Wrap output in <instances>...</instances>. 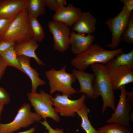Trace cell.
<instances>
[{
  "mask_svg": "<svg viewBox=\"0 0 133 133\" xmlns=\"http://www.w3.org/2000/svg\"><path fill=\"white\" fill-rule=\"evenodd\" d=\"M33 36L26 7L11 23L0 37V41H10L22 43L31 40Z\"/></svg>",
  "mask_w": 133,
  "mask_h": 133,
  "instance_id": "obj_3",
  "label": "cell"
},
{
  "mask_svg": "<svg viewBox=\"0 0 133 133\" xmlns=\"http://www.w3.org/2000/svg\"><path fill=\"white\" fill-rule=\"evenodd\" d=\"M97 21L95 17L89 12H82L73 25V30L79 33L91 34L96 30Z\"/></svg>",
  "mask_w": 133,
  "mask_h": 133,
  "instance_id": "obj_15",
  "label": "cell"
},
{
  "mask_svg": "<svg viewBox=\"0 0 133 133\" xmlns=\"http://www.w3.org/2000/svg\"><path fill=\"white\" fill-rule=\"evenodd\" d=\"M126 98L128 101L130 103L133 104V91L127 92Z\"/></svg>",
  "mask_w": 133,
  "mask_h": 133,
  "instance_id": "obj_33",
  "label": "cell"
},
{
  "mask_svg": "<svg viewBox=\"0 0 133 133\" xmlns=\"http://www.w3.org/2000/svg\"><path fill=\"white\" fill-rule=\"evenodd\" d=\"M15 42L10 41H0V56L3 52L16 44Z\"/></svg>",
  "mask_w": 133,
  "mask_h": 133,
  "instance_id": "obj_29",
  "label": "cell"
},
{
  "mask_svg": "<svg viewBox=\"0 0 133 133\" xmlns=\"http://www.w3.org/2000/svg\"><path fill=\"white\" fill-rule=\"evenodd\" d=\"M48 27L53 36L54 49L61 53L65 52L70 45L71 31L69 27L61 22L53 20L49 21Z\"/></svg>",
  "mask_w": 133,
  "mask_h": 133,
  "instance_id": "obj_9",
  "label": "cell"
},
{
  "mask_svg": "<svg viewBox=\"0 0 133 133\" xmlns=\"http://www.w3.org/2000/svg\"><path fill=\"white\" fill-rule=\"evenodd\" d=\"M4 105L0 103V120L1 119V116L3 110Z\"/></svg>",
  "mask_w": 133,
  "mask_h": 133,
  "instance_id": "obj_35",
  "label": "cell"
},
{
  "mask_svg": "<svg viewBox=\"0 0 133 133\" xmlns=\"http://www.w3.org/2000/svg\"><path fill=\"white\" fill-rule=\"evenodd\" d=\"M129 121H133V112L130 113L129 116Z\"/></svg>",
  "mask_w": 133,
  "mask_h": 133,
  "instance_id": "obj_36",
  "label": "cell"
},
{
  "mask_svg": "<svg viewBox=\"0 0 133 133\" xmlns=\"http://www.w3.org/2000/svg\"><path fill=\"white\" fill-rule=\"evenodd\" d=\"M90 66L95 76L92 84L94 96L95 99L101 96L103 101L102 114L107 107L114 111L116 107L114 90L109 79L108 71L104 65L97 63Z\"/></svg>",
  "mask_w": 133,
  "mask_h": 133,
  "instance_id": "obj_1",
  "label": "cell"
},
{
  "mask_svg": "<svg viewBox=\"0 0 133 133\" xmlns=\"http://www.w3.org/2000/svg\"><path fill=\"white\" fill-rule=\"evenodd\" d=\"M66 67L65 65L59 70L53 68L45 72L49 81L50 93L51 95L57 91L60 92L70 98L71 95L77 92L72 86L76 81V78L72 73L66 71Z\"/></svg>",
  "mask_w": 133,
  "mask_h": 133,
  "instance_id": "obj_4",
  "label": "cell"
},
{
  "mask_svg": "<svg viewBox=\"0 0 133 133\" xmlns=\"http://www.w3.org/2000/svg\"><path fill=\"white\" fill-rule=\"evenodd\" d=\"M42 117L32 112L29 103H24L18 109L13 120L7 124L0 123V133H13L22 128H25L36 122H40Z\"/></svg>",
  "mask_w": 133,
  "mask_h": 133,
  "instance_id": "obj_5",
  "label": "cell"
},
{
  "mask_svg": "<svg viewBox=\"0 0 133 133\" xmlns=\"http://www.w3.org/2000/svg\"><path fill=\"white\" fill-rule=\"evenodd\" d=\"M40 123L44 126L48 131V132H45L44 133H64L63 130L56 128L53 129L49 124L46 120H44L43 122H40Z\"/></svg>",
  "mask_w": 133,
  "mask_h": 133,
  "instance_id": "obj_30",
  "label": "cell"
},
{
  "mask_svg": "<svg viewBox=\"0 0 133 133\" xmlns=\"http://www.w3.org/2000/svg\"><path fill=\"white\" fill-rule=\"evenodd\" d=\"M14 18H0V37L4 33Z\"/></svg>",
  "mask_w": 133,
  "mask_h": 133,
  "instance_id": "obj_27",
  "label": "cell"
},
{
  "mask_svg": "<svg viewBox=\"0 0 133 133\" xmlns=\"http://www.w3.org/2000/svg\"><path fill=\"white\" fill-rule=\"evenodd\" d=\"M27 96L35 112L44 120L47 118L50 117L56 122H59L60 118L58 113L52 106L53 103L51 95L41 90L38 93H28Z\"/></svg>",
  "mask_w": 133,
  "mask_h": 133,
  "instance_id": "obj_6",
  "label": "cell"
},
{
  "mask_svg": "<svg viewBox=\"0 0 133 133\" xmlns=\"http://www.w3.org/2000/svg\"><path fill=\"white\" fill-rule=\"evenodd\" d=\"M17 57L24 73L29 77L31 81L32 84L31 92H37L36 90L38 87L44 84L45 81L39 77V75L36 70L30 66V58L23 55L17 56Z\"/></svg>",
  "mask_w": 133,
  "mask_h": 133,
  "instance_id": "obj_17",
  "label": "cell"
},
{
  "mask_svg": "<svg viewBox=\"0 0 133 133\" xmlns=\"http://www.w3.org/2000/svg\"><path fill=\"white\" fill-rule=\"evenodd\" d=\"M120 1L124 3V5L130 12L133 11V0H120Z\"/></svg>",
  "mask_w": 133,
  "mask_h": 133,
  "instance_id": "obj_32",
  "label": "cell"
},
{
  "mask_svg": "<svg viewBox=\"0 0 133 133\" xmlns=\"http://www.w3.org/2000/svg\"><path fill=\"white\" fill-rule=\"evenodd\" d=\"M130 12L124 5L120 12L115 17L108 19L105 22L111 32V41L106 47L114 50L122 40L121 36L127 26Z\"/></svg>",
  "mask_w": 133,
  "mask_h": 133,
  "instance_id": "obj_7",
  "label": "cell"
},
{
  "mask_svg": "<svg viewBox=\"0 0 133 133\" xmlns=\"http://www.w3.org/2000/svg\"><path fill=\"white\" fill-rule=\"evenodd\" d=\"M14 45L2 53L0 56L5 61L8 66L14 67L24 73L17 59Z\"/></svg>",
  "mask_w": 133,
  "mask_h": 133,
  "instance_id": "obj_21",
  "label": "cell"
},
{
  "mask_svg": "<svg viewBox=\"0 0 133 133\" xmlns=\"http://www.w3.org/2000/svg\"><path fill=\"white\" fill-rule=\"evenodd\" d=\"M72 73L77 80L80 85V88L78 93H83L87 98L95 99L92 86L95 77L93 73H87L75 68L72 70Z\"/></svg>",
  "mask_w": 133,
  "mask_h": 133,
  "instance_id": "obj_16",
  "label": "cell"
},
{
  "mask_svg": "<svg viewBox=\"0 0 133 133\" xmlns=\"http://www.w3.org/2000/svg\"><path fill=\"white\" fill-rule=\"evenodd\" d=\"M28 16V21L33 33V38L37 41H41L45 37L43 27L37 18Z\"/></svg>",
  "mask_w": 133,
  "mask_h": 133,
  "instance_id": "obj_23",
  "label": "cell"
},
{
  "mask_svg": "<svg viewBox=\"0 0 133 133\" xmlns=\"http://www.w3.org/2000/svg\"><path fill=\"white\" fill-rule=\"evenodd\" d=\"M8 66L5 61L0 56V80L4 74Z\"/></svg>",
  "mask_w": 133,
  "mask_h": 133,
  "instance_id": "obj_31",
  "label": "cell"
},
{
  "mask_svg": "<svg viewBox=\"0 0 133 133\" xmlns=\"http://www.w3.org/2000/svg\"><path fill=\"white\" fill-rule=\"evenodd\" d=\"M109 81L114 90L133 82V66L122 65L108 71Z\"/></svg>",
  "mask_w": 133,
  "mask_h": 133,
  "instance_id": "obj_11",
  "label": "cell"
},
{
  "mask_svg": "<svg viewBox=\"0 0 133 133\" xmlns=\"http://www.w3.org/2000/svg\"><path fill=\"white\" fill-rule=\"evenodd\" d=\"M86 97V95L83 93L79 99L72 100L67 95L57 93L51 99L53 105L60 115L73 117L75 116L76 113L84 104Z\"/></svg>",
  "mask_w": 133,
  "mask_h": 133,
  "instance_id": "obj_8",
  "label": "cell"
},
{
  "mask_svg": "<svg viewBox=\"0 0 133 133\" xmlns=\"http://www.w3.org/2000/svg\"><path fill=\"white\" fill-rule=\"evenodd\" d=\"M122 48L111 50L104 49L97 44H92L85 51L72 59L71 64L75 68L85 71L91 65L97 63L105 65L123 52Z\"/></svg>",
  "mask_w": 133,
  "mask_h": 133,
  "instance_id": "obj_2",
  "label": "cell"
},
{
  "mask_svg": "<svg viewBox=\"0 0 133 133\" xmlns=\"http://www.w3.org/2000/svg\"><path fill=\"white\" fill-rule=\"evenodd\" d=\"M95 39L94 36L91 34L85 36L83 34L76 33L73 31H71L70 42L72 52L77 55L81 54L88 49L92 44Z\"/></svg>",
  "mask_w": 133,
  "mask_h": 133,
  "instance_id": "obj_14",
  "label": "cell"
},
{
  "mask_svg": "<svg viewBox=\"0 0 133 133\" xmlns=\"http://www.w3.org/2000/svg\"><path fill=\"white\" fill-rule=\"evenodd\" d=\"M119 89L120 91L119 99L114 113L106 121L107 123H119L130 128L129 116L132 109L133 104L127 100L126 98L127 91L125 85L121 87Z\"/></svg>",
  "mask_w": 133,
  "mask_h": 133,
  "instance_id": "obj_10",
  "label": "cell"
},
{
  "mask_svg": "<svg viewBox=\"0 0 133 133\" xmlns=\"http://www.w3.org/2000/svg\"><path fill=\"white\" fill-rule=\"evenodd\" d=\"M37 41L33 38L27 42L17 43L14 45V48L17 56L23 55L32 58L39 66L44 65L45 64L41 61L35 53V51L39 46Z\"/></svg>",
  "mask_w": 133,
  "mask_h": 133,
  "instance_id": "obj_18",
  "label": "cell"
},
{
  "mask_svg": "<svg viewBox=\"0 0 133 133\" xmlns=\"http://www.w3.org/2000/svg\"><path fill=\"white\" fill-rule=\"evenodd\" d=\"M27 4V0H0V18H15Z\"/></svg>",
  "mask_w": 133,
  "mask_h": 133,
  "instance_id": "obj_13",
  "label": "cell"
},
{
  "mask_svg": "<svg viewBox=\"0 0 133 133\" xmlns=\"http://www.w3.org/2000/svg\"><path fill=\"white\" fill-rule=\"evenodd\" d=\"M57 4L59 7L64 6V5L67 4L66 0H56Z\"/></svg>",
  "mask_w": 133,
  "mask_h": 133,
  "instance_id": "obj_34",
  "label": "cell"
},
{
  "mask_svg": "<svg viewBox=\"0 0 133 133\" xmlns=\"http://www.w3.org/2000/svg\"><path fill=\"white\" fill-rule=\"evenodd\" d=\"M45 6L51 11L56 12L59 8L56 0H43Z\"/></svg>",
  "mask_w": 133,
  "mask_h": 133,
  "instance_id": "obj_28",
  "label": "cell"
},
{
  "mask_svg": "<svg viewBox=\"0 0 133 133\" xmlns=\"http://www.w3.org/2000/svg\"><path fill=\"white\" fill-rule=\"evenodd\" d=\"M131 130V128L116 123H109L97 130L98 133H133Z\"/></svg>",
  "mask_w": 133,
  "mask_h": 133,
  "instance_id": "obj_24",
  "label": "cell"
},
{
  "mask_svg": "<svg viewBox=\"0 0 133 133\" xmlns=\"http://www.w3.org/2000/svg\"><path fill=\"white\" fill-rule=\"evenodd\" d=\"M90 111L84 104L76 113L81 117V127L86 133H98L91 125L88 117Z\"/></svg>",
  "mask_w": 133,
  "mask_h": 133,
  "instance_id": "obj_22",
  "label": "cell"
},
{
  "mask_svg": "<svg viewBox=\"0 0 133 133\" xmlns=\"http://www.w3.org/2000/svg\"><path fill=\"white\" fill-rule=\"evenodd\" d=\"M82 12L80 8L69 4L66 7H59L53 16V20L70 27L73 25Z\"/></svg>",
  "mask_w": 133,
  "mask_h": 133,
  "instance_id": "obj_12",
  "label": "cell"
},
{
  "mask_svg": "<svg viewBox=\"0 0 133 133\" xmlns=\"http://www.w3.org/2000/svg\"><path fill=\"white\" fill-rule=\"evenodd\" d=\"M133 66V50L125 53L123 52L118 54L104 65L108 71L115 67L122 65Z\"/></svg>",
  "mask_w": 133,
  "mask_h": 133,
  "instance_id": "obj_19",
  "label": "cell"
},
{
  "mask_svg": "<svg viewBox=\"0 0 133 133\" xmlns=\"http://www.w3.org/2000/svg\"><path fill=\"white\" fill-rule=\"evenodd\" d=\"M122 40L129 44H133V12L130 15L127 28L121 36Z\"/></svg>",
  "mask_w": 133,
  "mask_h": 133,
  "instance_id": "obj_25",
  "label": "cell"
},
{
  "mask_svg": "<svg viewBox=\"0 0 133 133\" xmlns=\"http://www.w3.org/2000/svg\"><path fill=\"white\" fill-rule=\"evenodd\" d=\"M10 101L9 93L5 89L0 86V103L5 105L9 103Z\"/></svg>",
  "mask_w": 133,
  "mask_h": 133,
  "instance_id": "obj_26",
  "label": "cell"
},
{
  "mask_svg": "<svg viewBox=\"0 0 133 133\" xmlns=\"http://www.w3.org/2000/svg\"><path fill=\"white\" fill-rule=\"evenodd\" d=\"M28 133L27 131H24L17 133Z\"/></svg>",
  "mask_w": 133,
  "mask_h": 133,
  "instance_id": "obj_37",
  "label": "cell"
},
{
  "mask_svg": "<svg viewBox=\"0 0 133 133\" xmlns=\"http://www.w3.org/2000/svg\"><path fill=\"white\" fill-rule=\"evenodd\" d=\"M28 15L37 18L46 12L43 0H27Z\"/></svg>",
  "mask_w": 133,
  "mask_h": 133,
  "instance_id": "obj_20",
  "label": "cell"
}]
</instances>
